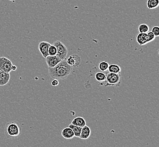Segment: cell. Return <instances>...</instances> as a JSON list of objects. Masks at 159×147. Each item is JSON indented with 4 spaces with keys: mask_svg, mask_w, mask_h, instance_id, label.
<instances>
[{
    "mask_svg": "<svg viewBox=\"0 0 159 147\" xmlns=\"http://www.w3.org/2000/svg\"><path fill=\"white\" fill-rule=\"evenodd\" d=\"M149 27L146 24H141L138 27V31L139 33H147L149 31Z\"/></svg>",
    "mask_w": 159,
    "mask_h": 147,
    "instance_id": "19",
    "label": "cell"
},
{
    "mask_svg": "<svg viewBox=\"0 0 159 147\" xmlns=\"http://www.w3.org/2000/svg\"><path fill=\"white\" fill-rule=\"evenodd\" d=\"M51 44L46 41H41L39 44V49L43 58H46L48 54V49Z\"/></svg>",
    "mask_w": 159,
    "mask_h": 147,
    "instance_id": "8",
    "label": "cell"
},
{
    "mask_svg": "<svg viewBox=\"0 0 159 147\" xmlns=\"http://www.w3.org/2000/svg\"><path fill=\"white\" fill-rule=\"evenodd\" d=\"M91 135V129L89 126L85 125L82 127L80 138L81 139H88Z\"/></svg>",
    "mask_w": 159,
    "mask_h": 147,
    "instance_id": "10",
    "label": "cell"
},
{
    "mask_svg": "<svg viewBox=\"0 0 159 147\" xmlns=\"http://www.w3.org/2000/svg\"><path fill=\"white\" fill-rule=\"evenodd\" d=\"M71 123L80 127H83L84 126L86 125L85 120L81 116H77L76 118H74Z\"/></svg>",
    "mask_w": 159,
    "mask_h": 147,
    "instance_id": "13",
    "label": "cell"
},
{
    "mask_svg": "<svg viewBox=\"0 0 159 147\" xmlns=\"http://www.w3.org/2000/svg\"><path fill=\"white\" fill-rule=\"evenodd\" d=\"M12 62L5 57H0V70L10 73L11 71Z\"/></svg>",
    "mask_w": 159,
    "mask_h": 147,
    "instance_id": "5",
    "label": "cell"
},
{
    "mask_svg": "<svg viewBox=\"0 0 159 147\" xmlns=\"http://www.w3.org/2000/svg\"><path fill=\"white\" fill-rule=\"evenodd\" d=\"M137 42L140 45H144L148 43L147 33H139L136 37Z\"/></svg>",
    "mask_w": 159,
    "mask_h": 147,
    "instance_id": "12",
    "label": "cell"
},
{
    "mask_svg": "<svg viewBox=\"0 0 159 147\" xmlns=\"http://www.w3.org/2000/svg\"><path fill=\"white\" fill-rule=\"evenodd\" d=\"M95 78L99 82H103L106 80V74L102 72H98L95 74Z\"/></svg>",
    "mask_w": 159,
    "mask_h": 147,
    "instance_id": "17",
    "label": "cell"
},
{
    "mask_svg": "<svg viewBox=\"0 0 159 147\" xmlns=\"http://www.w3.org/2000/svg\"><path fill=\"white\" fill-rule=\"evenodd\" d=\"M159 5V0H147V6L149 9H155Z\"/></svg>",
    "mask_w": 159,
    "mask_h": 147,
    "instance_id": "15",
    "label": "cell"
},
{
    "mask_svg": "<svg viewBox=\"0 0 159 147\" xmlns=\"http://www.w3.org/2000/svg\"><path fill=\"white\" fill-rule=\"evenodd\" d=\"M53 45L57 48V56L61 60H64L67 58L68 55V49L63 43L60 40H57L53 43Z\"/></svg>",
    "mask_w": 159,
    "mask_h": 147,
    "instance_id": "3",
    "label": "cell"
},
{
    "mask_svg": "<svg viewBox=\"0 0 159 147\" xmlns=\"http://www.w3.org/2000/svg\"><path fill=\"white\" fill-rule=\"evenodd\" d=\"M21 134V127L19 123L15 121H10L6 124L5 134L8 139H14Z\"/></svg>",
    "mask_w": 159,
    "mask_h": 147,
    "instance_id": "2",
    "label": "cell"
},
{
    "mask_svg": "<svg viewBox=\"0 0 159 147\" xmlns=\"http://www.w3.org/2000/svg\"><path fill=\"white\" fill-rule=\"evenodd\" d=\"M45 59L48 68H54L59 62L61 61V59L57 55H48Z\"/></svg>",
    "mask_w": 159,
    "mask_h": 147,
    "instance_id": "7",
    "label": "cell"
},
{
    "mask_svg": "<svg viewBox=\"0 0 159 147\" xmlns=\"http://www.w3.org/2000/svg\"><path fill=\"white\" fill-rule=\"evenodd\" d=\"M69 127H70V129L72 130V131H74L75 136H76L77 138H80V134H81L82 127H79V126H75V125H74L72 124V123L69 125Z\"/></svg>",
    "mask_w": 159,
    "mask_h": 147,
    "instance_id": "16",
    "label": "cell"
},
{
    "mask_svg": "<svg viewBox=\"0 0 159 147\" xmlns=\"http://www.w3.org/2000/svg\"><path fill=\"white\" fill-rule=\"evenodd\" d=\"M73 70V67L68 64L66 59L61 60L54 68H48L49 75L52 79H64Z\"/></svg>",
    "mask_w": 159,
    "mask_h": 147,
    "instance_id": "1",
    "label": "cell"
},
{
    "mask_svg": "<svg viewBox=\"0 0 159 147\" xmlns=\"http://www.w3.org/2000/svg\"><path fill=\"white\" fill-rule=\"evenodd\" d=\"M52 86H57L59 85V82L58 79H54V80L52 82Z\"/></svg>",
    "mask_w": 159,
    "mask_h": 147,
    "instance_id": "23",
    "label": "cell"
},
{
    "mask_svg": "<svg viewBox=\"0 0 159 147\" xmlns=\"http://www.w3.org/2000/svg\"><path fill=\"white\" fill-rule=\"evenodd\" d=\"M147 41L148 43L152 41L155 39V36L151 31H148L147 33Z\"/></svg>",
    "mask_w": 159,
    "mask_h": 147,
    "instance_id": "21",
    "label": "cell"
},
{
    "mask_svg": "<svg viewBox=\"0 0 159 147\" xmlns=\"http://www.w3.org/2000/svg\"><path fill=\"white\" fill-rule=\"evenodd\" d=\"M120 73L115 74L108 73L106 74V87L108 86H119L120 84Z\"/></svg>",
    "mask_w": 159,
    "mask_h": 147,
    "instance_id": "4",
    "label": "cell"
},
{
    "mask_svg": "<svg viewBox=\"0 0 159 147\" xmlns=\"http://www.w3.org/2000/svg\"><path fill=\"white\" fill-rule=\"evenodd\" d=\"M81 57L77 55H72L67 59L66 62L68 64L73 68H77L81 64Z\"/></svg>",
    "mask_w": 159,
    "mask_h": 147,
    "instance_id": "6",
    "label": "cell"
},
{
    "mask_svg": "<svg viewBox=\"0 0 159 147\" xmlns=\"http://www.w3.org/2000/svg\"><path fill=\"white\" fill-rule=\"evenodd\" d=\"M10 79V73L0 70V86L6 85Z\"/></svg>",
    "mask_w": 159,
    "mask_h": 147,
    "instance_id": "9",
    "label": "cell"
},
{
    "mask_svg": "<svg viewBox=\"0 0 159 147\" xmlns=\"http://www.w3.org/2000/svg\"><path fill=\"white\" fill-rule=\"evenodd\" d=\"M57 51L56 47L53 44L50 45L49 46V49H48L49 55H52V56L56 55H57Z\"/></svg>",
    "mask_w": 159,
    "mask_h": 147,
    "instance_id": "20",
    "label": "cell"
},
{
    "mask_svg": "<svg viewBox=\"0 0 159 147\" xmlns=\"http://www.w3.org/2000/svg\"><path fill=\"white\" fill-rule=\"evenodd\" d=\"M108 70L110 73H112L119 74L121 73V69L120 66L116 64H109V66L108 68Z\"/></svg>",
    "mask_w": 159,
    "mask_h": 147,
    "instance_id": "14",
    "label": "cell"
},
{
    "mask_svg": "<svg viewBox=\"0 0 159 147\" xmlns=\"http://www.w3.org/2000/svg\"><path fill=\"white\" fill-rule=\"evenodd\" d=\"M151 32L154 34L155 37H158L159 36V27L158 26H153Z\"/></svg>",
    "mask_w": 159,
    "mask_h": 147,
    "instance_id": "22",
    "label": "cell"
},
{
    "mask_svg": "<svg viewBox=\"0 0 159 147\" xmlns=\"http://www.w3.org/2000/svg\"><path fill=\"white\" fill-rule=\"evenodd\" d=\"M109 66V64L106 61H101L99 62V65H98V67L99 70L101 71H106L108 70V68Z\"/></svg>",
    "mask_w": 159,
    "mask_h": 147,
    "instance_id": "18",
    "label": "cell"
},
{
    "mask_svg": "<svg viewBox=\"0 0 159 147\" xmlns=\"http://www.w3.org/2000/svg\"><path fill=\"white\" fill-rule=\"evenodd\" d=\"M61 134L62 136L66 139H71L75 136L74 131L69 126L62 130Z\"/></svg>",
    "mask_w": 159,
    "mask_h": 147,
    "instance_id": "11",
    "label": "cell"
},
{
    "mask_svg": "<svg viewBox=\"0 0 159 147\" xmlns=\"http://www.w3.org/2000/svg\"><path fill=\"white\" fill-rule=\"evenodd\" d=\"M11 69V71H16L17 69V67L16 66V65L12 64Z\"/></svg>",
    "mask_w": 159,
    "mask_h": 147,
    "instance_id": "24",
    "label": "cell"
}]
</instances>
